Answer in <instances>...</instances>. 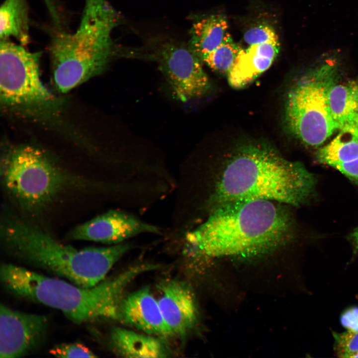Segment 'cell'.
<instances>
[{"mask_svg": "<svg viewBox=\"0 0 358 358\" xmlns=\"http://www.w3.org/2000/svg\"><path fill=\"white\" fill-rule=\"evenodd\" d=\"M211 179L208 213L226 204L255 199L298 206L310 197L316 184L314 175L302 164L262 144L239 148Z\"/></svg>", "mask_w": 358, "mask_h": 358, "instance_id": "obj_1", "label": "cell"}, {"mask_svg": "<svg viewBox=\"0 0 358 358\" xmlns=\"http://www.w3.org/2000/svg\"><path fill=\"white\" fill-rule=\"evenodd\" d=\"M282 204L266 199L232 203L208 214L184 235L193 253L209 256L256 254L272 250L290 239L292 221Z\"/></svg>", "mask_w": 358, "mask_h": 358, "instance_id": "obj_2", "label": "cell"}, {"mask_svg": "<svg viewBox=\"0 0 358 358\" xmlns=\"http://www.w3.org/2000/svg\"><path fill=\"white\" fill-rule=\"evenodd\" d=\"M0 242L4 252L16 261L84 287L104 280L131 247L124 242L79 249L60 242L35 224L5 212L0 219Z\"/></svg>", "mask_w": 358, "mask_h": 358, "instance_id": "obj_3", "label": "cell"}, {"mask_svg": "<svg viewBox=\"0 0 358 358\" xmlns=\"http://www.w3.org/2000/svg\"><path fill=\"white\" fill-rule=\"evenodd\" d=\"M149 264L136 265L90 287L49 277L11 264L0 266L3 286L15 295L61 311L72 322L118 320L123 292L137 276L149 271Z\"/></svg>", "mask_w": 358, "mask_h": 358, "instance_id": "obj_4", "label": "cell"}, {"mask_svg": "<svg viewBox=\"0 0 358 358\" xmlns=\"http://www.w3.org/2000/svg\"><path fill=\"white\" fill-rule=\"evenodd\" d=\"M119 20L108 0H85L76 31L52 33L50 52L59 91L67 92L104 71L115 52L111 33Z\"/></svg>", "mask_w": 358, "mask_h": 358, "instance_id": "obj_5", "label": "cell"}, {"mask_svg": "<svg viewBox=\"0 0 358 358\" xmlns=\"http://www.w3.org/2000/svg\"><path fill=\"white\" fill-rule=\"evenodd\" d=\"M0 175L8 194L20 209L30 213L42 211L65 191L99 185L65 171L44 152L30 146L6 155Z\"/></svg>", "mask_w": 358, "mask_h": 358, "instance_id": "obj_6", "label": "cell"}, {"mask_svg": "<svg viewBox=\"0 0 358 358\" xmlns=\"http://www.w3.org/2000/svg\"><path fill=\"white\" fill-rule=\"evenodd\" d=\"M337 72L334 61L326 60L303 74L288 90L285 123L291 133L307 145L320 146L337 130L328 101Z\"/></svg>", "mask_w": 358, "mask_h": 358, "instance_id": "obj_7", "label": "cell"}, {"mask_svg": "<svg viewBox=\"0 0 358 358\" xmlns=\"http://www.w3.org/2000/svg\"><path fill=\"white\" fill-rule=\"evenodd\" d=\"M40 52L0 40V97L3 104L45 106L53 102V95L40 78Z\"/></svg>", "mask_w": 358, "mask_h": 358, "instance_id": "obj_8", "label": "cell"}, {"mask_svg": "<svg viewBox=\"0 0 358 358\" xmlns=\"http://www.w3.org/2000/svg\"><path fill=\"white\" fill-rule=\"evenodd\" d=\"M153 44L152 55L179 100L186 102L207 91L209 78L188 45L171 39Z\"/></svg>", "mask_w": 358, "mask_h": 358, "instance_id": "obj_9", "label": "cell"}, {"mask_svg": "<svg viewBox=\"0 0 358 358\" xmlns=\"http://www.w3.org/2000/svg\"><path fill=\"white\" fill-rule=\"evenodd\" d=\"M145 233L159 235L161 230L127 211L111 209L73 228L66 238L112 245Z\"/></svg>", "mask_w": 358, "mask_h": 358, "instance_id": "obj_10", "label": "cell"}, {"mask_svg": "<svg viewBox=\"0 0 358 358\" xmlns=\"http://www.w3.org/2000/svg\"><path fill=\"white\" fill-rule=\"evenodd\" d=\"M48 319L44 315L29 314L0 306V358L24 356L43 342Z\"/></svg>", "mask_w": 358, "mask_h": 358, "instance_id": "obj_11", "label": "cell"}, {"mask_svg": "<svg viewBox=\"0 0 358 358\" xmlns=\"http://www.w3.org/2000/svg\"><path fill=\"white\" fill-rule=\"evenodd\" d=\"M158 287L161 295L158 302L172 335H185L197 319L192 291L187 283L177 279L164 280Z\"/></svg>", "mask_w": 358, "mask_h": 358, "instance_id": "obj_12", "label": "cell"}, {"mask_svg": "<svg viewBox=\"0 0 358 358\" xmlns=\"http://www.w3.org/2000/svg\"><path fill=\"white\" fill-rule=\"evenodd\" d=\"M118 320L153 336L168 337L172 334L162 314L158 300L145 287L122 298Z\"/></svg>", "mask_w": 358, "mask_h": 358, "instance_id": "obj_13", "label": "cell"}, {"mask_svg": "<svg viewBox=\"0 0 358 358\" xmlns=\"http://www.w3.org/2000/svg\"><path fill=\"white\" fill-rule=\"evenodd\" d=\"M328 101L337 129L358 133V84L337 81L329 90Z\"/></svg>", "mask_w": 358, "mask_h": 358, "instance_id": "obj_14", "label": "cell"}, {"mask_svg": "<svg viewBox=\"0 0 358 358\" xmlns=\"http://www.w3.org/2000/svg\"><path fill=\"white\" fill-rule=\"evenodd\" d=\"M115 351L128 358H166L170 354L159 339L122 328H115L110 336Z\"/></svg>", "mask_w": 358, "mask_h": 358, "instance_id": "obj_15", "label": "cell"}, {"mask_svg": "<svg viewBox=\"0 0 358 358\" xmlns=\"http://www.w3.org/2000/svg\"><path fill=\"white\" fill-rule=\"evenodd\" d=\"M225 17L214 14L194 22L190 30L188 45L199 59L213 51L231 36Z\"/></svg>", "mask_w": 358, "mask_h": 358, "instance_id": "obj_16", "label": "cell"}, {"mask_svg": "<svg viewBox=\"0 0 358 358\" xmlns=\"http://www.w3.org/2000/svg\"><path fill=\"white\" fill-rule=\"evenodd\" d=\"M0 40L13 37L24 46L29 41V16L25 0H4L0 9Z\"/></svg>", "mask_w": 358, "mask_h": 358, "instance_id": "obj_17", "label": "cell"}, {"mask_svg": "<svg viewBox=\"0 0 358 358\" xmlns=\"http://www.w3.org/2000/svg\"><path fill=\"white\" fill-rule=\"evenodd\" d=\"M273 61L249 48L246 50L242 49L227 74L228 82L234 88L244 87L268 70Z\"/></svg>", "mask_w": 358, "mask_h": 358, "instance_id": "obj_18", "label": "cell"}, {"mask_svg": "<svg viewBox=\"0 0 358 358\" xmlns=\"http://www.w3.org/2000/svg\"><path fill=\"white\" fill-rule=\"evenodd\" d=\"M317 157L319 162L333 168L358 158V133L340 130L329 143L319 150Z\"/></svg>", "mask_w": 358, "mask_h": 358, "instance_id": "obj_19", "label": "cell"}, {"mask_svg": "<svg viewBox=\"0 0 358 358\" xmlns=\"http://www.w3.org/2000/svg\"><path fill=\"white\" fill-rule=\"evenodd\" d=\"M242 49L239 45L233 42L230 36L200 60L212 70L228 74Z\"/></svg>", "mask_w": 358, "mask_h": 358, "instance_id": "obj_20", "label": "cell"}, {"mask_svg": "<svg viewBox=\"0 0 358 358\" xmlns=\"http://www.w3.org/2000/svg\"><path fill=\"white\" fill-rule=\"evenodd\" d=\"M333 335L339 357L346 358L350 354L358 351V329L335 333Z\"/></svg>", "mask_w": 358, "mask_h": 358, "instance_id": "obj_21", "label": "cell"}, {"mask_svg": "<svg viewBox=\"0 0 358 358\" xmlns=\"http://www.w3.org/2000/svg\"><path fill=\"white\" fill-rule=\"evenodd\" d=\"M244 40L252 45L269 41H278V38L272 27L267 24H261L248 29L244 35Z\"/></svg>", "mask_w": 358, "mask_h": 358, "instance_id": "obj_22", "label": "cell"}, {"mask_svg": "<svg viewBox=\"0 0 358 358\" xmlns=\"http://www.w3.org/2000/svg\"><path fill=\"white\" fill-rule=\"evenodd\" d=\"M52 355L60 358H95L97 356L87 347L80 343L63 344L55 346Z\"/></svg>", "mask_w": 358, "mask_h": 358, "instance_id": "obj_23", "label": "cell"}, {"mask_svg": "<svg viewBox=\"0 0 358 358\" xmlns=\"http://www.w3.org/2000/svg\"><path fill=\"white\" fill-rule=\"evenodd\" d=\"M254 52L274 60L279 50L278 41H269L250 45L249 47Z\"/></svg>", "mask_w": 358, "mask_h": 358, "instance_id": "obj_24", "label": "cell"}, {"mask_svg": "<svg viewBox=\"0 0 358 358\" xmlns=\"http://www.w3.org/2000/svg\"><path fill=\"white\" fill-rule=\"evenodd\" d=\"M333 168L350 179L358 181V158L350 162L337 164Z\"/></svg>", "mask_w": 358, "mask_h": 358, "instance_id": "obj_25", "label": "cell"}, {"mask_svg": "<svg viewBox=\"0 0 358 358\" xmlns=\"http://www.w3.org/2000/svg\"><path fill=\"white\" fill-rule=\"evenodd\" d=\"M55 23L60 21V15L54 0H43Z\"/></svg>", "mask_w": 358, "mask_h": 358, "instance_id": "obj_26", "label": "cell"}, {"mask_svg": "<svg viewBox=\"0 0 358 358\" xmlns=\"http://www.w3.org/2000/svg\"><path fill=\"white\" fill-rule=\"evenodd\" d=\"M352 239L354 243L356 249L358 250V227L352 234Z\"/></svg>", "mask_w": 358, "mask_h": 358, "instance_id": "obj_27", "label": "cell"}, {"mask_svg": "<svg viewBox=\"0 0 358 358\" xmlns=\"http://www.w3.org/2000/svg\"><path fill=\"white\" fill-rule=\"evenodd\" d=\"M347 358H358V351L350 354Z\"/></svg>", "mask_w": 358, "mask_h": 358, "instance_id": "obj_28", "label": "cell"}]
</instances>
